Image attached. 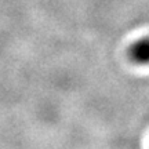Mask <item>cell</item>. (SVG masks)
I'll return each mask as SVG.
<instances>
[{
    "mask_svg": "<svg viewBox=\"0 0 149 149\" xmlns=\"http://www.w3.org/2000/svg\"><path fill=\"white\" fill-rule=\"evenodd\" d=\"M133 57L139 62H149V40H142L134 46Z\"/></svg>",
    "mask_w": 149,
    "mask_h": 149,
    "instance_id": "1",
    "label": "cell"
}]
</instances>
